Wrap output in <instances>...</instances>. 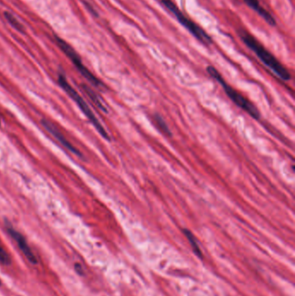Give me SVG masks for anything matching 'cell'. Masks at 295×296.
Returning <instances> with one entry per match:
<instances>
[{"mask_svg":"<svg viewBox=\"0 0 295 296\" xmlns=\"http://www.w3.org/2000/svg\"><path fill=\"white\" fill-rule=\"evenodd\" d=\"M239 37L241 40L255 53L257 58L262 61V64L274 72L282 81H288L291 79V74L280 61L268 51L255 37L251 34L244 30H240L238 31Z\"/></svg>","mask_w":295,"mask_h":296,"instance_id":"6da1fadb","label":"cell"},{"mask_svg":"<svg viewBox=\"0 0 295 296\" xmlns=\"http://www.w3.org/2000/svg\"><path fill=\"white\" fill-rule=\"evenodd\" d=\"M207 72L211 75V77L213 78L215 81H218V83L221 85L224 90L225 94H227V96L238 108L246 112L247 114L251 116L252 118L255 119L257 121L261 118L260 111H259L258 108L255 107V104H253L251 101L243 96L240 92L235 90V88H232L230 85H228L225 81L224 78L221 76V74L219 73V71L216 68L213 66H208Z\"/></svg>","mask_w":295,"mask_h":296,"instance_id":"7a4b0ae2","label":"cell"},{"mask_svg":"<svg viewBox=\"0 0 295 296\" xmlns=\"http://www.w3.org/2000/svg\"><path fill=\"white\" fill-rule=\"evenodd\" d=\"M58 82H59V84L63 88V89L74 100V102L77 104L78 107L80 108V111L82 112L83 115L88 119V121H90L91 124L94 126L95 129L97 130L98 133L105 140L110 141V136L108 135L107 130L105 129L103 125L101 124V122H100L99 119L96 117V115H94V112L92 111L90 107L88 106V104L84 100L83 98L81 97L80 94L77 93V91L75 90L69 83V81H67V79L64 76V74H59V76H58Z\"/></svg>","mask_w":295,"mask_h":296,"instance_id":"3957f363","label":"cell"},{"mask_svg":"<svg viewBox=\"0 0 295 296\" xmlns=\"http://www.w3.org/2000/svg\"><path fill=\"white\" fill-rule=\"evenodd\" d=\"M161 3L164 4V6L168 10H170L171 13L173 14V16L176 17L178 23L181 24L182 26H184L200 43L205 45H210L212 44V38L206 33V31L203 30L199 25L190 19L189 17H186L171 0H161Z\"/></svg>","mask_w":295,"mask_h":296,"instance_id":"277c9868","label":"cell"},{"mask_svg":"<svg viewBox=\"0 0 295 296\" xmlns=\"http://www.w3.org/2000/svg\"><path fill=\"white\" fill-rule=\"evenodd\" d=\"M56 42H57V45L59 46L62 51L64 52V54L66 55L68 58L71 59V62L73 63V64L83 77L86 78L87 81H89L92 84L94 85V86L102 87V85H103L102 82L95 75L92 74L90 71L87 70L86 66L82 64L79 55L75 52V51L73 48L71 47L70 44L66 43L64 39H62L60 37H56Z\"/></svg>","mask_w":295,"mask_h":296,"instance_id":"5b68a950","label":"cell"},{"mask_svg":"<svg viewBox=\"0 0 295 296\" xmlns=\"http://www.w3.org/2000/svg\"><path fill=\"white\" fill-rule=\"evenodd\" d=\"M41 124L43 126V128L49 134H51L54 138L56 139L57 142H59L64 148H66L67 150H69L72 153H74V155L81 156V153L79 151L77 148L72 145V143L64 136V134L59 130V128H57L56 125L53 124L51 121H48L46 119H43V120H41Z\"/></svg>","mask_w":295,"mask_h":296,"instance_id":"8992f818","label":"cell"},{"mask_svg":"<svg viewBox=\"0 0 295 296\" xmlns=\"http://www.w3.org/2000/svg\"><path fill=\"white\" fill-rule=\"evenodd\" d=\"M6 229L7 232L9 233V235L12 237L14 241L17 242V246L19 247L21 251L26 257V259L31 264H37V262H38L37 256H35L32 249H30V247L28 244L26 239L24 238V236L14 228H12L11 226H7Z\"/></svg>","mask_w":295,"mask_h":296,"instance_id":"52a82bcc","label":"cell"},{"mask_svg":"<svg viewBox=\"0 0 295 296\" xmlns=\"http://www.w3.org/2000/svg\"><path fill=\"white\" fill-rule=\"evenodd\" d=\"M243 2L248 5L249 8H251L252 10H255L256 13L259 14L269 25H276L275 17H273V15L268 10H266L264 7L262 6L258 0H243Z\"/></svg>","mask_w":295,"mask_h":296,"instance_id":"ba28073f","label":"cell"},{"mask_svg":"<svg viewBox=\"0 0 295 296\" xmlns=\"http://www.w3.org/2000/svg\"><path fill=\"white\" fill-rule=\"evenodd\" d=\"M83 89L86 92V94L88 95V97L90 98L92 101L94 102V104L96 105L98 108H100L101 110L107 113V109L106 108V106H105L104 102L101 101V99L99 97V95L95 94L94 91L92 90L90 88L87 87V86H83Z\"/></svg>","mask_w":295,"mask_h":296,"instance_id":"9c48e42d","label":"cell"},{"mask_svg":"<svg viewBox=\"0 0 295 296\" xmlns=\"http://www.w3.org/2000/svg\"><path fill=\"white\" fill-rule=\"evenodd\" d=\"M183 232L185 234V236L187 237L188 241L190 242L191 248L193 249V251L196 253V255L199 256V257H202L201 249L199 248L198 241H197V239L195 237L194 235L192 234L191 230H189V229H183Z\"/></svg>","mask_w":295,"mask_h":296,"instance_id":"30bf717a","label":"cell"},{"mask_svg":"<svg viewBox=\"0 0 295 296\" xmlns=\"http://www.w3.org/2000/svg\"><path fill=\"white\" fill-rule=\"evenodd\" d=\"M153 120H154L155 124L158 127V129L160 130L164 135H168V136H171V131L170 128L168 127L167 123L165 122L164 118L158 115V114H155L153 116Z\"/></svg>","mask_w":295,"mask_h":296,"instance_id":"8fae6325","label":"cell"},{"mask_svg":"<svg viewBox=\"0 0 295 296\" xmlns=\"http://www.w3.org/2000/svg\"><path fill=\"white\" fill-rule=\"evenodd\" d=\"M3 16L5 17L7 22H8L14 29H16V30H17V31H19V32H24V26H23V24H21L20 22L17 20V17H15L14 15L10 13V12L5 11L4 14H3Z\"/></svg>","mask_w":295,"mask_h":296,"instance_id":"7c38bea8","label":"cell"},{"mask_svg":"<svg viewBox=\"0 0 295 296\" xmlns=\"http://www.w3.org/2000/svg\"><path fill=\"white\" fill-rule=\"evenodd\" d=\"M0 263H3L4 265H8L10 263V256L1 245H0Z\"/></svg>","mask_w":295,"mask_h":296,"instance_id":"4fadbf2b","label":"cell"},{"mask_svg":"<svg viewBox=\"0 0 295 296\" xmlns=\"http://www.w3.org/2000/svg\"><path fill=\"white\" fill-rule=\"evenodd\" d=\"M81 1L83 2L84 4L86 5V7H87V9L89 10V11L92 12V14H94V15H95V16H97V14H96V11H95V10H94L93 4L91 3L90 0H81Z\"/></svg>","mask_w":295,"mask_h":296,"instance_id":"5bb4252c","label":"cell"},{"mask_svg":"<svg viewBox=\"0 0 295 296\" xmlns=\"http://www.w3.org/2000/svg\"><path fill=\"white\" fill-rule=\"evenodd\" d=\"M0 125H1V121H0Z\"/></svg>","mask_w":295,"mask_h":296,"instance_id":"9a60e30c","label":"cell"}]
</instances>
